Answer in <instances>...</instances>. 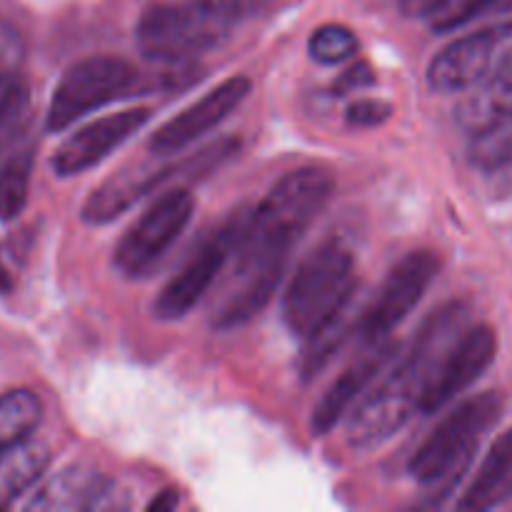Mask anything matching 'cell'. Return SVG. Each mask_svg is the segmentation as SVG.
I'll return each mask as SVG.
<instances>
[{"label": "cell", "instance_id": "cell-1", "mask_svg": "<svg viewBox=\"0 0 512 512\" xmlns=\"http://www.w3.org/2000/svg\"><path fill=\"white\" fill-rule=\"evenodd\" d=\"M333 190V175L323 168L308 165L283 175L258 208L243 218L235 265L285 268L293 245L328 205Z\"/></svg>", "mask_w": 512, "mask_h": 512}, {"label": "cell", "instance_id": "cell-2", "mask_svg": "<svg viewBox=\"0 0 512 512\" xmlns=\"http://www.w3.org/2000/svg\"><path fill=\"white\" fill-rule=\"evenodd\" d=\"M260 0H180L155 3L140 15L135 43L153 63L180 65L230 38L240 18Z\"/></svg>", "mask_w": 512, "mask_h": 512}, {"label": "cell", "instance_id": "cell-3", "mask_svg": "<svg viewBox=\"0 0 512 512\" xmlns=\"http://www.w3.org/2000/svg\"><path fill=\"white\" fill-rule=\"evenodd\" d=\"M358 293L355 258L340 240L318 245L288 283L283 295V320L298 338L313 333L323 320L338 313Z\"/></svg>", "mask_w": 512, "mask_h": 512}, {"label": "cell", "instance_id": "cell-4", "mask_svg": "<svg viewBox=\"0 0 512 512\" xmlns=\"http://www.w3.org/2000/svg\"><path fill=\"white\" fill-rule=\"evenodd\" d=\"M428 390V375L410 353L395 358L393 365L370 385L348 418V445L373 450L400 433L420 410Z\"/></svg>", "mask_w": 512, "mask_h": 512}, {"label": "cell", "instance_id": "cell-5", "mask_svg": "<svg viewBox=\"0 0 512 512\" xmlns=\"http://www.w3.org/2000/svg\"><path fill=\"white\" fill-rule=\"evenodd\" d=\"M503 400L495 393L475 395L445 415L410 458V475L420 485L453 483L473 458L480 438L500 418Z\"/></svg>", "mask_w": 512, "mask_h": 512}, {"label": "cell", "instance_id": "cell-6", "mask_svg": "<svg viewBox=\"0 0 512 512\" xmlns=\"http://www.w3.org/2000/svg\"><path fill=\"white\" fill-rule=\"evenodd\" d=\"M140 85V73L133 63L115 55H93L78 60L63 73L48 105L45 128L50 133L70 128L83 115L125 98Z\"/></svg>", "mask_w": 512, "mask_h": 512}, {"label": "cell", "instance_id": "cell-7", "mask_svg": "<svg viewBox=\"0 0 512 512\" xmlns=\"http://www.w3.org/2000/svg\"><path fill=\"white\" fill-rule=\"evenodd\" d=\"M512 68V20L488 25L445 45L428 65V83L438 93L485 88Z\"/></svg>", "mask_w": 512, "mask_h": 512}, {"label": "cell", "instance_id": "cell-8", "mask_svg": "<svg viewBox=\"0 0 512 512\" xmlns=\"http://www.w3.org/2000/svg\"><path fill=\"white\" fill-rule=\"evenodd\" d=\"M193 210L195 198L190 190L173 188L158 195L115 248V268L128 278L148 273L183 235L193 218Z\"/></svg>", "mask_w": 512, "mask_h": 512}, {"label": "cell", "instance_id": "cell-9", "mask_svg": "<svg viewBox=\"0 0 512 512\" xmlns=\"http://www.w3.org/2000/svg\"><path fill=\"white\" fill-rule=\"evenodd\" d=\"M440 260L430 250H413L388 273L373 303L363 310L360 333L365 343H383L423 300L433 280L438 278Z\"/></svg>", "mask_w": 512, "mask_h": 512}, {"label": "cell", "instance_id": "cell-10", "mask_svg": "<svg viewBox=\"0 0 512 512\" xmlns=\"http://www.w3.org/2000/svg\"><path fill=\"white\" fill-rule=\"evenodd\" d=\"M240 225H243V218L230 220L223 228L215 230L208 240H203V245L185 260L183 268L158 293L153 305L155 318L173 323V320L185 318L203 300V295L213 288L218 275L223 273L230 255H235Z\"/></svg>", "mask_w": 512, "mask_h": 512}, {"label": "cell", "instance_id": "cell-11", "mask_svg": "<svg viewBox=\"0 0 512 512\" xmlns=\"http://www.w3.org/2000/svg\"><path fill=\"white\" fill-rule=\"evenodd\" d=\"M250 78L245 75H233V78L223 80L220 85H215L213 90L203 95L200 100H195L193 105H188L185 110H180L175 118H170L168 123L160 125L148 140V150L153 155H173L180 153L183 148H188L190 143L203 138L205 133H210L213 128H218L245 98H248Z\"/></svg>", "mask_w": 512, "mask_h": 512}, {"label": "cell", "instance_id": "cell-12", "mask_svg": "<svg viewBox=\"0 0 512 512\" xmlns=\"http://www.w3.org/2000/svg\"><path fill=\"white\" fill-rule=\"evenodd\" d=\"M495 353H498L495 330L490 325H470L440 363L438 375L425 390L420 413H440L445 405L453 403L460 393H465L470 385L483 378L485 370L493 365Z\"/></svg>", "mask_w": 512, "mask_h": 512}, {"label": "cell", "instance_id": "cell-13", "mask_svg": "<svg viewBox=\"0 0 512 512\" xmlns=\"http://www.w3.org/2000/svg\"><path fill=\"white\" fill-rule=\"evenodd\" d=\"M150 118L148 108H128L110 113L105 118L93 120V123L83 125L75 130L73 135L63 140L53 155V170L60 178H70V175H80L98 165L100 160L108 158L118 145L133 133H138Z\"/></svg>", "mask_w": 512, "mask_h": 512}, {"label": "cell", "instance_id": "cell-14", "mask_svg": "<svg viewBox=\"0 0 512 512\" xmlns=\"http://www.w3.org/2000/svg\"><path fill=\"white\" fill-rule=\"evenodd\" d=\"M400 348L393 343H373V350L360 355L355 363H350L343 370L338 380L328 388L313 413V433L315 435H328L345 415L353 410V405L363 398L370 390V385L393 365L398 358Z\"/></svg>", "mask_w": 512, "mask_h": 512}, {"label": "cell", "instance_id": "cell-15", "mask_svg": "<svg viewBox=\"0 0 512 512\" xmlns=\"http://www.w3.org/2000/svg\"><path fill=\"white\" fill-rule=\"evenodd\" d=\"M173 170L175 168H168V165H153L150 168L145 163L118 170L88 195L83 205V220L90 225L110 223L118 215H123L125 210L133 208L140 198L153 193L163 180L173 175Z\"/></svg>", "mask_w": 512, "mask_h": 512}, {"label": "cell", "instance_id": "cell-16", "mask_svg": "<svg viewBox=\"0 0 512 512\" xmlns=\"http://www.w3.org/2000/svg\"><path fill=\"white\" fill-rule=\"evenodd\" d=\"M105 483L95 470L85 465H70L50 480H45L33 498L25 503L28 510L60 512V510H88L103 508Z\"/></svg>", "mask_w": 512, "mask_h": 512}, {"label": "cell", "instance_id": "cell-17", "mask_svg": "<svg viewBox=\"0 0 512 512\" xmlns=\"http://www.w3.org/2000/svg\"><path fill=\"white\" fill-rule=\"evenodd\" d=\"M512 498V428L500 435L480 463L473 483L458 500V510H493Z\"/></svg>", "mask_w": 512, "mask_h": 512}, {"label": "cell", "instance_id": "cell-18", "mask_svg": "<svg viewBox=\"0 0 512 512\" xmlns=\"http://www.w3.org/2000/svg\"><path fill=\"white\" fill-rule=\"evenodd\" d=\"M50 450L40 440H23L0 453V508H8L28 493L48 470Z\"/></svg>", "mask_w": 512, "mask_h": 512}, {"label": "cell", "instance_id": "cell-19", "mask_svg": "<svg viewBox=\"0 0 512 512\" xmlns=\"http://www.w3.org/2000/svg\"><path fill=\"white\" fill-rule=\"evenodd\" d=\"M468 158L475 168L500 170L512 165V100L495 110L468 145Z\"/></svg>", "mask_w": 512, "mask_h": 512}, {"label": "cell", "instance_id": "cell-20", "mask_svg": "<svg viewBox=\"0 0 512 512\" xmlns=\"http://www.w3.org/2000/svg\"><path fill=\"white\" fill-rule=\"evenodd\" d=\"M353 310H355V298L350 303H345L338 313L330 315L328 320L318 325L313 333L305 335V350H303V375L305 378H313L330 358H333L335 350L345 343V338L350 335L353 328Z\"/></svg>", "mask_w": 512, "mask_h": 512}, {"label": "cell", "instance_id": "cell-21", "mask_svg": "<svg viewBox=\"0 0 512 512\" xmlns=\"http://www.w3.org/2000/svg\"><path fill=\"white\" fill-rule=\"evenodd\" d=\"M43 418V405L30 390H10L0 395V453L33 435Z\"/></svg>", "mask_w": 512, "mask_h": 512}, {"label": "cell", "instance_id": "cell-22", "mask_svg": "<svg viewBox=\"0 0 512 512\" xmlns=\"http://www.w3.org/2000/svg\"><path fill=\"white\" fill-rule=\"evenodd\" d=\"M30 173H33V150L23 148L0 163V220L8 223L23 213L28 203Z\"/></svg>", "mask_w": 512, "mask_h": 512}, {"label": "cell", "instance_id": "cell-23", "mask_svg": "<svg viewBox=\"0 0 512 512\" xmlns=\"http://www.w3.org/2000/svg\"><path fill=\"white\" fill-rule=\"evenodd\" d=\"M310 58L323 65H338L353 58L358 53V35L340 23L320 25L310 35Z\"/></svg>", "mask_w": 512, "mask_h": 512}, {"label": "cell", "instance_id": "cell-24", "mask_svg": "<svg viewBox=\"0 0 512 512\" xmlns=\"http://www.w3.org/2000/svg\"><path fill=\"white\" fill-rule=\"evenodd\" d=\"M30 108V85L18 70H0V133L13 130Z\"/></svg>", "mask_w": 512, "mask_h": 512}, {"label": "cell", "instance_id": "cell-25", "mask_svg": "<svg viewBox=\"0 0 512 512\" xmlns=\"http://www.w3.org/2000/svg\"><path fill=\"white\" fill-rule=\"evenodd\" d=\"M390 115H393V108H390L388 103L375 98H365L350 105L348 123L355 125V128H375V125H383Z\"/></svg>", "mask_w": 512, "mask_h": 512}, {"label": "cell", "instance_id": "cell-26", "mask_svg": "<svg viewBox=\"0 0 512 512\" xmlns=\"http://www.w3.org/2000/svg\"><path fill=\"white\" fill-rule=\"evenodd\" d=\"M23 58V40L10 25L0 23V70H13Z\"/></svg>", "mask_w": 512, "mask_h": 512}, {"label": "cell", "instance_id": "cell-27", "mask_svg": "<svg viewBox=\"0 0 512 512\" xmlns=\"http://www.w3.org/2000/svg\"><path fill=\"white\" fill-rule=\"evenodd\" d=\"M373 83H375V75H373V70H370V65L358 63V65H353L348 73H343V78L338 80L335 90H340L338 95H345V93H353V90L368 88V85H373Z\"/></svg>", "mask_w": 512, "mask_h": 512}, {"label": "cell", "instance_id": "cell-28", "mask_svg": "<svg viewBox=\"0 0 512 512\" xmlns=\"http://www.w3.org/2000/svg\"><path fill=\"white\" fill-rule=\"evenodd\" d=\"M175 505H178L175 495L173 493H165V498L153 500V503H150V510H165V508H175Z\"/></svg>", "mask_w": 512, "mask_h": 512}, {"label": "cell", "instance_id": "cell-29", "mask_svg": "<svg viewBox=\"0 0 512 512\" xmlns=\"http://www.w3.org/2000/svg\"><path fill=\"white\" fill-rule=\"evenodd\" d=\"M10 288H13V280H10L8 268H5L3 260H0V295L10 293Z\"/></svg>", "mask_w": 512, "mask_h": 512}]
</instances>
